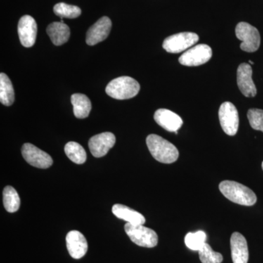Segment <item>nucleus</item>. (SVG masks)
<instances>
[{"label":"nucleus","mask_w":263,"mask_h":263,"mask_svg":"<svg viewBox=\"0 0 263 263\" xmlns=\"http://www.w3.org/2000/svg\"><path fill=\"white\" fill-rule=\"evenodd\" d=\"M198 253L202 263H221L223 261V256L219 252H214L207 243L198 251Z\"/></svg>","instance_id":"25"},{"label":"nucleus","mask_w":263,"mask_h":263,"mask_svg":"<svg viewBox=\"0 0 263 263\" xmlns=\"http://www.w3.org/2000/svg\"><path fill=\"white\" fill-rule=\"evenodd\" d=\"M18 33L21 43L26 48L34 46L37 33V26L35 20L29 15L20 18L18 25Z\"/></svg>","instance_id":"10"},{"label":"nucleus","mask_w":263,"mask_h":263,"mask_svg":"<svg viewBox=\"0 0 263 263\" xmlns=\"http://www.w3.org/2000/svg\"><path fill=\"white\" fill-rule=\"evenodd\" d=\"M112 27V22L107 16L102 17L98 22L91 26L86 33V42L89 46H95L105 41Z\"/></svg>","instance_id":"12"},{"label":"nucleus","mask_w":263,"mask_h":263,"mask_svg":"<svg viewBox=\"0 0 263 263\" xmlns=\"http://www.w3.org/2000/svg\"><path fill=\"white\" fill-rule=\"evenodd\" d=\"M146 144L151 155L158 162L171 164L179 158V152L171 142L157 135H149L146 138Z\"/></svg>","instance_id":"1"},{"label":"nucleus","mask_w":263,"mask_h":263,"mask_svg":"<svg viewBox=\"0 0 263 263\" xmlns=\"http://www.w3.org/2000/svg\"><path fill=\"white\" fill-rule=\"evenodd\" d=\"M199 37L193 32H181L164 40L162 47L169 53H181L196 44Z\"/></svg>","instance_id":"6"},{"label":"nucleus","mask_w":263,"mask_h":263,"mask_svg":"<svg viewBox=\"0 0 263 263\" xmlns=\"http://www.w3.org/2000/svg\"><path fill=\"white\" fill-rule=\"evenodd\" d=\"M66 243L69 254L72 258H82L88 250V243L82 233L77 230H72L66 236Z\"/></svg>","instance_id":"14"},{"label":"nucleus","mask_w":263,"mask_h":263,"mask_svg":"<svg viewBox=\"0 0 263 263\" xmlns=\"http://www.w3.org/2000/svg\"><path fill=\"white\" fill-rule=\"evenodd\" d=\"M219 190L230 201L246 206H252L257 202V196L251 189L233 181H223Z\"/></svg>","instance_id":"2"},{"label":"nucleus","mask_w":263,"mask_h":263,"mask_svg":"<svg viewBox=\"0 0 263 263\" xmlns=\"http://www.w3.org/2000/svg\"><path fill=\"white\" fill-rule=\"evenodd\" d=\"M155 122L164 129L171 133L177 134L181 126L183 125V120L178 114L167 110V109H158L155 114Z\"/></svg>","instance_id":"15"},{"label":"nucleus","mask_w":263,"mask_h":263,"mask_svg":"<svg viewBox=\"0 0 263 263\" xmlns=\"http://www.w3.org/2000/svg\"><path fill=\"white\" fill-rule=\"evenodd\" d=\"M262 168L263 170V162H262Z\"/></svg>","instance_id":"28"},{"label":"nucleus","mask_w":263,"mask_h":263,"mask_svg":"<svg viewBox=\"0 0 263 263\" xmlns=\"http://www.w3.org/2000/svg\"><path fill=\"white\" fill-rule=\"evenodd\" d=\"M124 230L132 241L139 247L153 248L158 243V235L155 230L143 224L134 226L127 223L124 226Z\"/></svg>","instance_id":"4"},{"label":"nucleus","mask_w":263,"mask_h":263,"mask_svg":"<svg viewBox=\"0 0 263 263\" xmlns=\"http://www.w3.org/2000/svg\"><path fill=\"white\" fill-rule=\"evenodd\" d=\"M3 203L7 212H16L20 208V197L16 190L10 186H7L3 190Z\"/></svg>","instance_id":"21"},{"label":"nucleus","mask_w":263,"mask_h":263,"mask_svg":"<svg viewBox=\"0 0 263 263\" xmlns=\"http://www.w3.org/2000/svg\"><path fill=\"white\" fill-rule=\"evenodd\" d=\"M237 84L242 94L247 98H254L257 89L252 80V69L247 63L240 64L237 70Z\"/></svg>","instance_id":"13"},{"label":"nucleus","mask_w":263,"mask_h":263,"mask_svg":"<svg viewBox=\"0 0 263 263\" xmlns=\"http://www.w3.org/2000/svg\"><path fill=\"white\" fill-rule=\"evenodd\" d=\"M231 256L233 263H247L249 249L245 237L238 232L233 233L230 238Z\"/></svg>","instance_id":"16"},{"label":"nucleus","mask_w":263,"mask_h":263,"mask_svg":"<svg viewBox=\"0 0 263 263\" xmlns=\"http://www.w3.org/2000/svg\"><path fill=\"white\" fill-rule=\"evenodd\" d=\"M48 35L55 46H61L68 41L70 30L68 26L64 22H53L46 29Z\"/></svg>","instance_id":"18"},{"label":"nucleus","mask_w":263,"mask_h":263,"mask_svg":"<svg viewBox=\"0 0 263 263\" xmlns=\"http://www.w3.org/2000/svg\"><path fill=\"white\" fill-rule=\"evenodd\" d=\"M22 153L24 160L33 167L46 169L53 164L51 156L31 143L23 145Z\"/></svg>","instance_id":"9"},{"label":"nucleus","mask_w":263,"mask_h":263,"mask_svg":"<svg viewBox=\"0 0 263 263\" xmlns=\"http://www.w3.org/2000/svg\"><path fill=\"white\" fill-rule=\"evenodd\" d=\"M212 49L205 44L197 45L184 52L179 57V61L182 65L195 67L203 65L211 60Z\"/></svg>","instance_id":"8"},{"label":"nucleus","mask_w":263,"mask_h":263,"mask_svg":"<svg viewBox=\"0 0 263 263\" xmlns=\"http://www.w3.org/2000/svg\"><path fill=\"white\" fill-rule=\"evenodd\" d=\"M112 212L119 219L126 221L127 223L134 226L144 224L146 222V219L141 213L136 212L122 204L114 205L112 208Z\"/></svg>","instance_id":"17"},{"label":"nucleus","mask_w":263,"mask_h":263,"mask_svg":"<svg viewBox=\"0 0 263 263\" xmlns=\"http://www.w3.org/2000/svg\"><path fill=\"white\" fill-rule=\"evenodd\" d=\"M140 89L138 81L129 76H122L110 81L105 91L108 96L116 100H128L136 97Z\"/></svg>","instance_id":"3"},{"label":"nucleus","mask_w":263,"mask_h":263,"mask_svg":"<svg viewBox=\"0 0 263 263\" xmlns=\"http://www.w3.org/2000/svg\"><path fill=\"white\" fill-rule=\"evenodd\" d=\"M15 101L13 84L6 74H0V102L6 106H10Z\"/></svg>","instance_id":"20"},{"label":"nucleus","mask_w":263,"mask_h":263,"mask_svg":"<svg viewBox=\"0 0 263 263\" xmlns=\"http://www.w3.org/2000/svg\"><path fill=\"white\" fill-rule=\"evenodd\" d=\"M55 14L61 18H76L81 14V10L76 5H67L66 3H58L53 7Z\"/></svg>","instance_id":"24"},{"label":"nucleus","mask_w":263,"mask_h":263,"mask_svg":"<svg viewBox=\"0 0 263 263\" xmlns=\"http://www.w3.org/2000/svg\"><path fill=\"white\" fill-rule=\"evenodd\" d=\"M66 155L76 164H84L86 161V153L84 148L79 143L71 141L65 146Z\"/></svg>","instance_id":"22"},{"label":"nucleus","mask_w":263,"mask_h":263,"mask_svg":"<svg viewBox=\"0 0 263 263\" xmlns=\"http://www.w3.org/2000/svg\"><path fill=\"white\" fill-rule=\"evenodd\" d=\"M249 63H250V64H251V65H253V64H254V62H252V61H251V60H250V61H249Z\"/></svg>","instance_id":"27"},{"label":"nucleus","mask_w":263,"mask_h":263,"mask_svg":"<svg viewBox=\"0 0 263 263\" xmlns=\"http://www.w3.org/2000/svg\"><path fill=\"white\" fill-rule=\"evenodd\" d=\"M206 234L202 230H199L195 233H188L185 236V245L191 250L198 252L206 243Z\"/></svg>","instance_id":"23"},{"label":"nucleus","mask_w":263,"mask_h":263,"mask_svg":"<svg viewBox=\"0 0 263 263\" xmlns=\"http://www.w3.org/2000/svg\"><path fill=\"white\" fill-rule=\"evenodd\" d=\"M116 143V137L113 133H103L90 138L89 147L91 155L97 158L103 157L108 154Z\"/></svg>","instance_id":"11"},{"label":"nucleus","mask_w":263,"mask_h":263,"mask_svg":"<svg viewBox=\"0 0 263 263\" xmlns=\"http://www.w3.org/2000/svg\"><path fill=\"white\" fill-rule=\"evenodd\" d=\"M71 103L73 105L74 115L78 119L89 117L91 110V103L86 95L77 93L71 96Z\"/></svg>","instance_id":"19"},{"label":"nucleus","mask_w":263,"mask_h":263,"mask_svg":"<svg viewBox=\"0 0 263 263\" xmlns=\"http://www.w3.org/2000/svg\"><path fill=\"white\" fill-rule=\"evenodd\" d=\"M219 118L224 133L230 136H235L239 126L238 112L235 105L230 102L221 104L219 110Z\"/></svg>","instance_id":"7"},{"label":"nucleus","mask_w":263,"mask_h":263,"mask_svg":"<svg viewBox=\"0 0 263 263\" xmlns=\"http://www.w3.org/2000/svg\"><path fill=\"white\" fill-rule=\"evenodd\" d=\"M235 34L242 41L240 48L246 52H255L260 46V35L257 28L246 22L236 26Z\"/></svg>","instance_id":"5"},{"label":"nucleus","mask_w":263,"mask_h":263,"mask_svg":"<svg viewBox=\"0 0 263 263\" xmlns=\"http://www.w3.org/2000/svg\"><path fill=\"white\" fill-rule=\"evenodd\" d=\"M247 117L251 127L263 133V110L252 108L249 110Z\"/></svg>","instance_id":"26"}]
</instances>
